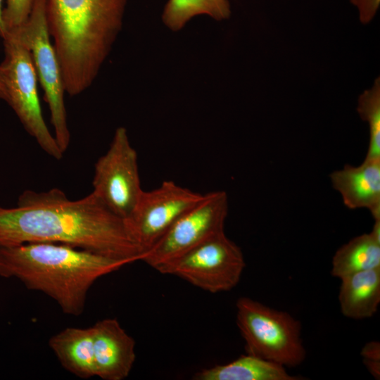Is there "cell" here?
<instances>
[{
    "label": "cell",
    "instance_id": "22",
    "mask_svg": "<svg viewBox=\"0 0 380 380\" xmlns=\"http://www.w3.org/2000/svg\"><path fill=\"white\" fill-rule=\"evenodd\" d=\"M2 1L0 0V37L4 39L6 35V30L4 24L3 18H2Z\"/></svg>",
    "mask_w": 380,
    "mask_h": 380
},
{
    "label": "cell",
    "instance_id": "4",
    "mask_svg": "<svg viewBox=\"0 0 380 380\" xmlns=\"http://www.w3.org/2000/svg\"><path fill=\"white\" fill-rule=\"evenodd\" d=\"M236 324L246 352L284 367H296L305 359L301 325L289 313L248 297L236 303Z\"/></svg>",
    "mask_w": 380,
    "mask_h": 380
},
{
    "label": "cell",
    "instance_id": "6",
    "mask_svg": "<svg viewBox=\"0 0 380 380\" xmlns=\"http://www.w3.org/2000/svg\"><path fill=\"white\" fill-rule=\"evenodd\" d=\"M7 34L15 36L30 51L37 78L44 92L45 101L50 110L54 137L64 153L70 140L64 101L65 91L61 65L50 39L46 0H34L25 23Z\"/></svg>",
    "mask_w": 380,
    "mask_h": 380
},
{
    "label": "cell",
    "instance_id": "7",
    "mask_svg": "<svg viewBox=\"0 0 380 380\" xmlns=\"http://www.w3.org/2000/svg\"><path fill=\"white\" fill-rule=\"evenodd\" d=\"M246 267L241 249L224 232L216 234L156 270L178 277L211 293L229 291Z\"/></svg>",
    "mask_w": 380,
    "mask_h": 380
},
{
    "label": "cell",
    "instance_id": "13",
    "mask_svg": "<svg viewBox=\"0 0 380 380\" xmlns=\"http://www.w3.org/2000/svg\"><path fill=\"white\" fill-rule=\"evenodd\" d=\"M93 327H67L49 340L62 367L81 379L96 376Z\"/></svg>",
    "mask_w": 380,
    "mask_h": 380
},
{
    "label": "cell",
    "instance_id": "12",
    "mask_svg": "<svg viewBox=\"0 0 380 380\" xmlns=\"http://www.w3.org/2000/svg\"><path fill=\"white\" fill-rule=\"evenodd\" d=\"M329 178L349 209L367 208L380 220V159H366L359 166L345 165Z\"/></svg>",
    "mask_w": 380,
    "mask_h": 380
},
{
    "label": "cell",
    "instance_id": "15",
    "mask_svg": "<svg viewBox=\"0 0 380 380\" xmlns=\"http://www.w3.org/2000/svg\"><path fill=\"white\" fill-rule=\"evenodd\" d=\"M194 380H298L285 367L251 355H241L234 361L203 369L193 376Z\"/></svg>",
    "mask_w": 380,
    "mask_h": 380
},
{
    "label": "cell",
    "instance_id": "18",
    "mask_svg": "<svg viewBox=\"0 0 380 380\" xmlns=\"http://www.w3.org/2000/svg\"><path fill=\"white\" fill-rule=\"evenodd\" d=\"M357 111L369 125V142L366 159H380V77L357 100Z\"/></svg>",
    "mask_w": 380,
    "mask_h": 380
},
{
    "label": "cell",
    "instance_id": "1",
    "mask_svg": "<svg viewBox=\"0 0 380 380\" xmlns=\"http://www.w3.org/2000/svg\"><path fill=\"white\" fill-rule=\"evenodd\" d=\"M34 242L66 244L130 263L142 258L125 220L93 193L72 201L59 189L25 190L16 207L0 205V246Z\"/></svg>",
    "mask_w": 380,
    "mask_h": 380
},
{
    "label": "cell",
    "instance_id": "9",
    "mask_svg": "<svg viewBox=\"0 0 380 380\" xmlns=\"http://www.w3.org/2000/svg\"><path fill=\"white\" fill-rule=\"evenodd\" d=\"M93 193L112 212L127 218L143 189L137 153L129 140L127 129H116L110 147L95 164Z\"/></svg>",
    "mask_w": 380,
    "mask_h": 380
},
{
    "label": "cell",
    "instance_id": "17",
    "mask_svg": "<svg viewBox=\"0 0 380 380\" xmlns=\"http://www.w3.org/2000/svg\"><path fill=\"white\" fill-rule=\"evenodd\" d=\"M229 0H167L162 13L163 24L178 32L194 17L205 15L217 21L231 15Z\"/></svg>",
    "mask_w": 380,
    "mask_h": 380
},
{
    "label": "cell",
    "instance_id": "2",
    "mask_svg": "<svg viewBox=\"0 0 380 380\" xmlns=\"http://www.w3.org/2000/svg\"><path fill=\"white\" fill-rule=\"evenodd\" d=\"M127 0H46L50 36L65 93L87 89L120 33Z\"/></svg>",
    "mask_w": 380,
    "mask_h": 380
},
{
    "label": "cell",
    "instance_id": "3",
    "mask_svg": "<svg viewBox=\"0 0 380 380\" xmlns=\"http://www.w3.org/2000/svg\"><path fill=\"white\" fill-rule=\"evenodd\" d=\"M129 263L61 243L0 246L1 277L17 279L28 289L43 292L72 316L83 312L98 279Z\"/></svg>",
    "mask_w": 380,
    "mask_h": 380
},
{
    "label": "cell",
    "instance_id": "19",
    "mask_svg": "<svg viewBox=\"0 0 380 380\" xmlns=\"http://www.w3.org/2000/svg\"><path fill=\"white\" fill-rule=\"evenodd\" d=\"M34 0H6L2 18L6 34L23 26L31 13Z\"/></svg>",
    "mask_w": 380,
    "mask_h": 380
},
{
    "label": "cell",
    "instance_id": "23",
    "mask_svg": "<svg viewBox=\"0 0 380 380\" xmlns=\"http://www.w3.org/2000/svg\"><path fill=\"white\" fill-rule=\"evenodd\" d=\"M0 99H3L5 101H6V99H7L6 90V87L3 82L1 73H0Z\"/></svg>",
    "mask_w": 380,
    "mask_h": 380
},
{
    "label": "cell",
    "instance_id": "5",
    "mask_svg": "<svg viewBox=\"0 0 380 380\" xmlns=\"http://www.w3.org/2000/svg\"><path fill=\"white\" fill-rule=\"evenodd\" d=\"M5 56L0 64L6 103L13 108L27 132L50 156L60 160L63 153L43 118L37 91V76L28 49L15 36L3 39Z\"/></svg>",
    "mask_w": 380,
    "mask_h": 380
},
{
    "label": "cell",
    "instance_id": "16",
    "mask_svg": "<svg viewBox=\"0 0 380 380\" xmlns=\"http://www.w3.org/2000/svg\"><path fill=\"white\" fill-rule=\"evenodd\" d=\"M380 267V239L371 232L357 236L333 256L331 273L339 279L360 271Z\"/></svg>",
    "mask_w": 380,
    "mask_h": 380
},
{
    "label": "cell",
    "instance_id": "10",
    "mask_svg": "<svg viewBox=\"0 0 380 380\" xmlns=\"http://www.w3.org/2000/svg\"><path fill=\"white\" fill-rule=\"evenodd\" d=\"M203 196L170 180L164 181L153 190H143L131 213L125 219L142 256Z\"/></svg>",
    "mask_w": 380,
    "mask_h": 380
},
{
    "label": "cell",
    "instance_id": "21",
    "mask_svg": "<svg viewBox=\"0 0 380 380\" xmlns=\"http://www.w3.org/2000/svg\"><path fill=\"white\" fill-rule=\"evenodd\" d=\"M350 2L357 8L359 20L364 25L373 20L380 6V0H350Z\"/></svg>",
    "mask_w": 380,
    "mask_h": 380
},
{
    "label": "cell",
    "instance_id": "8",
    "mask_svg": "<svg viewBox=\"0 0 380 380\" xmlns=\"http://www.w3.org/2000/svg\"><path fill=\"white\" fill-rule=\"evenodd\" d=\"M227 213L228 197L225 191L203 194L143 255L141 260L156 270L210 237L224 232Z\"/></svg>",
    "mask_w": 380,
    "mask_h": 380
},
{
    "label": "cell",
    "instance_id": "20",
    "mask_svg": "<svg viewBox=\"0 0 380 380\" xmlns=\"http://www.w3.org/2000/svg\"><path fill=\"white\" fill-rule=\"evenodd\" d=\"M363 361L371 374L376 378L380 376V344L372 341L365 344L362 350Z\"/></svg>",
    "mask_w": 380,
    "mask_h": 380
},
{
    "label": "cell",
    "instance_id": "11",
    "mask_svg": "<svg viewBox=\"0 0 380 380\" xmlns=\"http://www.w3.org/2000/svg\"><path fill=\"white\" fill-rule=\"evenodd\" d=\"M92 327L96 376L103 380L125 379L136 360L134 338L115 318L97 321Z\"/></svg>",
    "mask_w": 380,
    "mask_h": 380
},
{
    "label": "cell",
    "instance_id": "14",
    "mask_svg": "<svg viewBox=\"0 0 380 380\" xmlns=\"http://www.w3.org/2000/svg\"><path fill=\"white\" fill-rule=\"evenodd\" d=\"M340 279L338 301L342 314L355 319L372 317L380 303V267L355 272Z\"/></svg>",
    "mask_w": 380,
    "mask_h": 380
}]
</instances>
